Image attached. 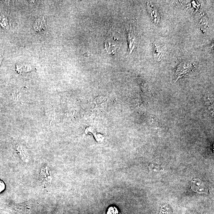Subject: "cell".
<instances>
[{
    "label": "cell",
    "mask_w": 214,
    "mask_h": 214,
    "mask_svg": "<svg viewBox=\"0 0 214 214\" xmlns=\"http://www.w3.org/2000/svg\"><path fill=\"white\" fill-rule=\"evenodd\" d=\"M33 27L35 31L38 33L43 32L45 30L46 25L43 16L39 17L36 20Z\"/></svg>",
    "instance_id": "277c9868"
},
{
    "label": "cell",
    "mask_w": 214,
    "mask_h": 214,
    "mask_svg": "<svg viewBox=\"0 0 214 214\" xmlns=\"http://www.w3.org/2000/svg\"><path fill=\"white\" fill-rule=\"evenodd\" d=\"M106 214H118V210L115 207H111L109 208Z\"/></svg>",
    "instance_id": "52a82bcc"
},
{
    "label": "cell",
    "mask_w": 214,
    "mask_h": 214,
    "mask_svg": "<svg viewBox=\"0 0 214 214\" xmlns=\"http://www.w3.org/2000/svg\"><path fill=\"white\" fill-rule=\"evenodd\" d=\"M127 39L129 44V53H131L133 51L136 43L135 31L134 28L130 25L127 29Z\"/></svg>",
    "instance_id": "3957f363"
},
{
    "label": "cell",
    "mask_w": 214,
    "mask_h": 214,
    "mask_svg": "<svg viewBox=\"0 0 214 214\" xmlns=\"http://www.w3.org/2000/svg\"><path fill=\"white\" fill-rule=\"evenodd\" d=\"M194 65L190 62H183L178 66L176 72L177 77L184 76L193 71Z\"/></svg>",
    "instance_id": "7a4b0ae2"
},
{
    "label": "cell",
    "mask_w": 214,
    "mask_h": 214,
    "mask_svg": "<svg viewBox=\"0 0 214 214\" xmlns=\"http://www.w3.org/2000/svg\"><path fill=\"white\" fill-rule=\"evenodd\" d=\"M3 52H0V66H1V64L2 63V61H3Z\"/></svg>",
    "instance_id": "30bf717a"
},
{
    "label": "cell",
    "mask_w": 214,
    "mask_h": 214,
    "mask_svg": "<svg viewBox=\"0 0 214 214\" xmlns=\"http://www.w3.org/2000/svg\"><path fill=\"white\" fill-rule=\"evenodd\" d=\"M154 56L158 61L161 60L162 58L163 50L159 45H155Z\"/></svg>",
    "instance_id": "5b68a950"
},
{
    "label": "cell",
    "mask_w": 214,
    "mask_h": 214,
    "mask_svg": "<svg viewBox=\"0 0 214 214\" xmlns=\"http://www.w3.org/2000/svg\"><path fill=\"white\" fill-rule=\"evenodd\" d=\"M118 39L112 33L110 32L108 35L105 41V49L109 54H113L116 52L118 48Z\"/></svg>",
    "instance_id": "6da1fadb"
},
{
    "label": "cell",
    "mask_w": 214,
    "mask_h": 214,
    "mask_svg": "<svg viewBox=\"0 0 214 214\" xmlns=\"http://www.w3.org/2000/svg\"><path fill=\"white\" fill-rule=\"evenodd\" d=\"M5 189V184L2 181H0V193Z\"/></svg>",
    "instance_id": "9c48e42d"
},
{
    "label": "cell",
    "mask_w": 214,
    "mask_h": 214,
    "mask_svg": "<svg viewBox=\"0 0 214 214\" xmlns=\"http://www.w3.org/2000/svg\"><path fill=\"white\" fill-rule=\"evenodd\" d=\"M149 10H150V12L151 14V16L153 18V20L155 23H158V15L157 14L156 10L153 7V6L152 4H149L148 5Z\"/></svg>",
    "instance_id": "8992f818"
},
{
    "label": "cell",
    "mask_w": 214,
    "mask_h": 214,
    "mask_svg": "<svg viewBox=\"0 0 214 214\" xmlns=\"http://www.w3.org/2000/svg\"><path fill=\"white\" fill-rule=\"evenodd\" d=\"M17 69H21V71H30L31 70V66H27V65H24L20 66L19 67V66H17Z\"/></svg>",
    "instance_id": "ba28073f"
}]
</instances>
